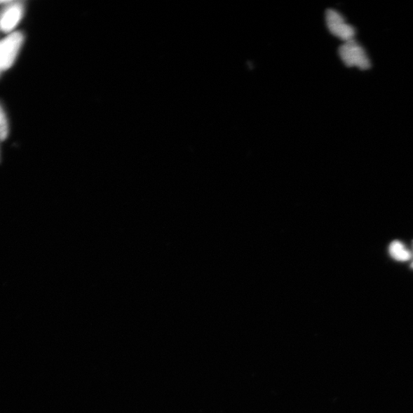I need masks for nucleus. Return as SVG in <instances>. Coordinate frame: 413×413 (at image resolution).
<instances>
[{
	"label": "nucleus",
	"instance_id": "nucleus-1",
	"mask_svg": "<svg viewBox=\"0 0 413 413\" xmlns=\"http://www.w3.org/2000/svg\"><path fill=\"white\" fill-rule=\"evenodd\" d=\"M339 55L344 65L350 67L367 70L372 66L365 48L355 39L344 42L339 48Z\"/></svg>",
	"mask_w": 413,
	"mask_h": 413
},
{
	"label": "nucleus",
	"instance_id": "nucleus-2",
	"mask_svg": "<svg viewBox=\"0 0 413 413\" xmlns=\"http://www.w3.org/2000/svg\"><path fill=\"white\" fill-rule=\"evenodd\" d=\"M24 42L23 34L14 32L0 41V72L11 69Z\"/></svg>",
	"mask_w": 413,
	"mask_h": 413
},
{
	"label": "nucleus",
	"instance_id": "nucleus-3",
	"mask_svg": "<svg viewBox=\"0 0 413 413\" xmlns=\"http://www.w3.org/2000/svg\"><path fill=\"white\" fill-rule=\"evenodd\" d=\"M325 20L328 30L332 35L342 41H348L355 39L356 31L348 24L344 16L335 10H327L325 13Z\"/></svg>",
	"mask_w": 413,
	"mask_h": 413
},
{
	"label": "nucleus",
	"instance_id": "nucleus-4",
	"mask_svg": "<svg viewBox=\"0 0 413 413\" xmlns=\"http://www.w3.org/2000/svg\"><path fill=\"white\" fill-rule=\"evenodd\" d=\"M23 13L22 2L7 1L0 11V31L11 32L21 21Z\"/></svg>",
	"mask_w": 413,
	"mask_h": 413
},
{
	"label": "nucleus",
	"instance_id": "nucleus-5",
	"mask_svg": "<svg viewBox=\"0 0 413 413\" xmlns=\"http://www.w3.org/2000/svg\"><path fill=\"white\" fill-rule=\"evenodd\" d=\"M390 255L395 260L400 262H406L411 259L412 254L402 243L398 241H393L390 246Z\"/></svg>",
	"mask_w": 413,
	"mask_h": 413
},
{
	"label": "nucleus",
	"instance_id": "nucleus-6",
	"mask_svg": "<svg viewBox=\"0 0 413 413\" xmlns=\"http://www.w3.org/2000/svg\"><path fill=\"white\" fill-rule=\"evenodd\" d=\"M8 125L4 109L0 104V140H4L8 137Z\"/></svg>",
	"mask_w": 413,
	"mask_h": 413
},
{
	"label": "nucleus",
	"instance_id": "nucleus-7",
	"mask_svg": "<svg viewBox=\"0 0 413 413\" xmlns=\"http://www.w3.org/2000/svg\"><path fill=\"white\" fill-rule=\"evenodd\" d=\"M412 267L413 268V262H412Z\"/></svg>",
	"mask_w": 413,
	"mask_h": 413
}]
</instances>
